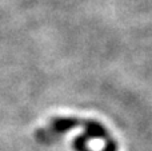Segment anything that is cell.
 Returning a JSON list of instances; mask_svg holds the SVG:
<instances>
[{"label": "cell", "instance_id": "cell-1", "mask_svg": "<svg viewBox=\"0 0 152 151\" xmlns=\"http://www.w3.org/2000/svg\"><path fill=\"white\" fill-rule=\"evenodd\" d=\"M87 134L91 138H107L105 128L96 122H91L87 125Z\"/></svg>", "mask_w": 152, "mask_h": 151}, {"label": "cell", "instance_id": "cell-3", "mask_svg": "<svg viewBox=\"0 0 152 151\" xmlns=\"http://www.w3.org/2000/svg\"><path fill=\"white\" fill-rule=\"evenodd\" d=\"M116 149H118V146H116V143L113 141H110L107 143V146H105V149L103 151H116Z\"/></svg>", "mask_w": 152, "mask_h": 151}, {"label": "cell", "instance_id": "cell-2", "mask_svg": "<svg viewBox=\"0 0 152 151\" xmlns=\"http://www.w3.org/2000/svg\"><path fill=\"white\" fill-rule=\"evenodd\" d=\"M75 125H77V123L72 119H59L55 122V128L58 131H64V130H68V128L74 127Z\"/></svg>", "mask_w": 152, "mask_h": 151}]
</instances>
